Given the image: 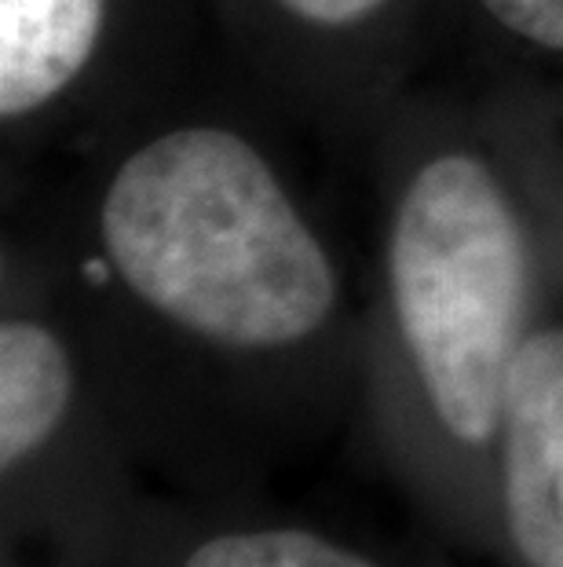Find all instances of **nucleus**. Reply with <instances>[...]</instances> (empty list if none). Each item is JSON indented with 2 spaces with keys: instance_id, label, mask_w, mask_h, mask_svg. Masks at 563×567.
Wrapping results in <instances>:
<instances>
[{
  "instance_id": "4",
  "label": "nucleus",
  "mask_w": 563,
  "mask_h": 567,
  "mask_svg": "<svg viewBox=\"0 0 563 567\" xmlns=\"http://www.w3.org/2000/svg\"><path fill=\"white\" fill-rule=\"evenodd\" d=\"M111 0H0V117L44 114L100 59Z\"/></svg>"
},
{
  "instance_id": "8",
  "label": "nucleus",
  "mask_w": 563,
  "mask_h": 567,
  "mask_svg": "<svg viewBox=\"0 0 563 567\" xmlns=\"http://www.w3.org/2000/svg\"><path fill=\"white\" fill-rule=\"evenodd\" d=\"M290 27L311 33H358L385 19L395 0H263Z\"/></svg>"
},
{
  "instance_id": "5",
  "label": "nucleus",
  "mask_w": 563,
  "mask_h": 567,
  "mask_svg": "<svg viewBox=\"0 0 563 567\" xmlns=\"http://www.w3.org/2000/svg\"><path fill=\"white\" fill-rule=\"evenodd\" d=\"M74 400V367L63 341L33 319L0 326V465L38 454L63 425Z\"/></svg>"
},
{
  "instance_id": "3",
  "label": "nucleus",
  "mask_w": 563,
  "mask_h": 567,
  "mask_svg": "<svg viewBox=\"0 0 563 567\" xmlns=\"http://www.w3.org/2000/svg\"><path fill=\"white\" fill-rule=\"evenodd\" d=\"M501 505L531 567H563V326L526 330L501 395Z\"/></svg>"
},
{
  "instance_id": "2",
  "label": "nucleus",
  "mask_w": 563,
  "mask_h": 567,
  "mask_svg": "<svg viewBox=\"0 0 563 567\" xmlns=\"http://www.w3.org/2000/svg\"><path fill=\"white\" fill-rule=\"evenodd\" d=\"M403 344L453 440H498L501 395L523 344L531 243L483 154L447 147L406 176L385 238Z\"/></svg>"
},
{
  "instance_id": "7",
  "label": "nucleus",
  "mask_w": 563,
  "mask_h": 567,
  "mask_svg": "<svg viewBox=\"0 0 563 567\" xmlns=\"http://www.w3.org/2000/svg\"><path fill=\"white\" fill-rule=\"evenodd\" d=\"M512 41L542 55H563V0H476Z\"/></svg>"
},
{
  "instance_id": "6",
  "label": "nucleus",
  "mask_w": 563,
  "mask_h": 567,
  "mask_svg": "<svg viewBox=\"0 0 563 567\" xmlns=\"http://www.w3.org/2000/svg\"><path fill=\"white\" fill-rule=\"evenodd\" d=\"M184 567H377L337 542L296 527H260L217 535L190 553Z\"/></svg>"
},
{
  "instance_id": "1",
  "label": "nucleus",
  "mask_w": 563,
  "mask_h": 567,
  "mask_svg": "<svg viewBox=\"0 0 563 567\" xmlns=\"http://www.w3.org/2000/svg\"><path fill=\"white\" fill-rule=\"evenodd\" d=\"M95 238L143 308L234 352L301 344L341 300L315 224L231 125H173L128 151L95 205Z\"/></svg>"
}]
</instances>
